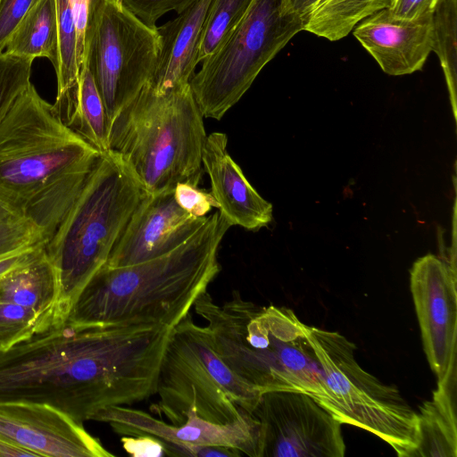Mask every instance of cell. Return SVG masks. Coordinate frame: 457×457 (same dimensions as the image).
Returning <instances> with one entry per match:
<instances>
[{
    "label": "cell",
    "mask_w": 457,
    "mask_h": 457,
    "mask_svg": "<svg viewBox=\"0 0 457 457\" xmlns=\"http://www.w3.org/2000/svg\"><path fill=\"white\" fill-rule=\"evenodd\" d=\"M33 60L0 54V121L30 83Z\"/></svg>",
    "instance_id": "28"
},
{
    "label": "cell",
    "mask_w": 457,
    "mask_h": 457,
    "mask_svg": "<svg viewBox=\"0 0 457 457\" xmlns=\"http://www.w3.org/2000/svg\"><path fill=\"white\" fill-rule=\"evenodd\" d=\"M457 0H437L432 10V51L436 54L456 116Z\"/></svg>",
    "instance_id": "24"
},
{
    "label": "cell",
    "mask_w": 457,
    "mask_h": 457,
    "mask_svg": "<svg viewBox=\"0 0 457 457\" xmlns=\"http://www.w3.org/2000/svg\"><path fill=\"white\" fill-rule=\"evenodd\" d=\"M57 45V21L54 0H37L20 21L4 53L35 60L54 61Z\"/></svg>",
    "instance_id": "22"
},
{
    "label": "cell",
    "mask_w": 457,
    "mask_h": 457,
    "mask_svg": "<svg viewBox=\"0 0 457 457\" xmlns=\"http://www.w3.org/2000/svg\"><path fill=\"white\" fill-rule=\"evenodd\" d=\"M171 329L64 321L0 352V401L49 405L79 423L156 392Z\"/></svg>",
    "instance_id": "1"
},
{
    "label": "cell",
    "mask_w": 457,
    "mask_h": 457,
    "mask_svg": "<svg viewBox=\"0 0 457 457\" xmlns=\"http://www.w3.org/2000/svg\"><path fill=\"white\" fill-rule=\"evenodd\" d=\"M46 244L0 257V278L12 269L28 262Z\"/></svg>",
    "instance_id": "36"
},
{
    "label": "cell",
    "mask_w": 457,
    "mask_h": 457,
    "mask_svg": "<svg viewBox=\"0 0 457 457\" xmlns=\"http://www.w3.org/2000/svg\"><path fill=\"white\" fill-rule=\"evenodd\" d=\"M456 267L432 253L410 270V289L424 353L437 381L457 368Z\"/></svg>",
    "instance_id": "12"
},
{
    "label": "cell",
    "mask_w": 457,
    "mask_h": 457,
    "mask_svg": "<svg viewBox=\"0 0 457 457\" xmlns=\"http://www.w3.org/2000/svg\"><path fill=\"white\" fill-rule=\"evenodd\" d=\"M193 307L219 355L242 380L261 394L305 393L326 409L330 395L322 370L292 310L260 306L238 291L222 303L206 291Z\"/></svg>",
    "instance_id": "4"
},
{
    "label": "cell",
    "mask_w": 457,
    "mask_h": 457,
    "mask_svg": "<svg viewBox=\"0 0 457 457\" xmlns=\"http://www.w3.org/2000/svg\"><path fill=\"white\" fill-rule=\"evenodd\" d=\"M229 228L215 212L186 242L166 254L133 265H104L82 288L66 321L172 328L189 314L220 271L218 251Z\"/></svg>",
    "instance_id": "3"
},
{
    "label": "cell",
    "mask_w": 457,
    "mask_h": 457,
    "mask_svg": "<svg viewBox=\"0 0 457 457\" xmlns=\"http://www.w3.org/2000/svg\"><path fill=\"white\" fill-rule=\"evenodd\" d=\"M55 109L68 127L100 153L110 150L105 108L87 64L80 71L75 93Z\"/></svg>",
    "instance_id": "21"
},
{
    "label": "cell",
    "mask_w": 457,
    "mask_h": 457,
    "mask_svg": "<svg viewBox=\"0 0 457 457\" xmlns=\"http://www.w3.org/2000/svg\"><path fill=\"white\" fill-rule=\"evenodd\" d=\"M228 137L213 132L206 137L202 165L211 181V194L229 226L256 231L272 220V204L262 198L228 152Z\"/></svg>",
    "instance_id": "17"
},
{
    "label": "cell",
    "mask_w": 457,
    "mask_h": 457,
    "mask_svg": "<svg viewBox=\"0 0 457 457\" xmlns=\"http://www.w3.org/2000/svg\"><path fill=\"white\" fill-rule=\"evenodd\" d=\"M92 420L109 424L121 436H150L163 445L165 454L174 456L181 447L222 446L236 449L249 457H261L260 423L245 412L237 420L217 424L205 420L189 411L186 420L178 424L166 423L151 414L125 406H114L98 411Z\"/></svg>",
    "instance_id": "13"
},
{
    "label": "cell",
    "mask_w": 457,
    "mask_h": 457,
    "mask_svg": "<svg viewBox=\"0 0 457 457\" xmlns=\"http://www.w3.org/2000/svg\"><path fill=\"white\" fill-rule=\"evenodd\" d=\"M9 210L0 204V219L11 215Z\"/></svg>",
    "instance_id": "39"
},
{
    "label": "cell",
    "mask_w": 457,
    "mask_h": 457,
    "mask_svg": "<svg viewBox=\"0 0 457 457\" xmlns=\"http://www.w3.org/2000/svg\"><path fill=\"white\" fill-rule=\"evenodd\" d=\"M304 25L303 17L285 8L284 0H253L189 81L202 115L220 120Z\"/></svg>",
    "instance_id": "9"
},
{
    "label": "cell",
    "mask_w": 457,
    "mask_h": 457,
    "mask_svg": "<svg viewBox=\"0 0 457 457\" xmlns=\"http://www.w3.org/2000/svg\"><path fill=\"white\" fill-rule=\"evenodd\" d=\"M457 368L437 381L432 399L420 406L419 443L411 457H456Z\"/></svg>",
    "instance_id": "19"
},
{
    "label": "cell",
    "mask_w": 457,
    "mask_h": 457,
    "mask_svg": "<svg viewBox=\"0 0 457 457\" xmlns=\"http://www.w3.org/2000/svg\"><path fill=\"white\" fill-rule=\"evenodd\" d=\"M57 45L54 62L60 96L77 85L80 73L77 59V37L73 12L69 0H54Z\"/></svg>",
    "instance_id": "25"
},
{
    "label": "cell",
    "mask_w": 457,
    "mask_h": 457,
    "mask_svg": "<svg viewBox=\"0 0 457 457\" xmlns=\"http://www.w3.org/2000/svg\"><path fill=\"white\" fill-rule=\"evenodd\" d=\"M253 0H211L201 34L198 63L208 58L243 19Z\"/></svg>",
    "instance_id": "26"
},
{
    "label": "cell",
    "mask_w": 457,
    "mask_h": 457,
    "mask_svg": "<svg viewBox=\"0 0 457 457\" xmlns=\"http://www.w3.org/2000/svg\"><path fill=\"white\" fill-rule=\"evenodd\" d=\"M55 325L48 315L0 301V352Z\"/></svg>",
    "instance_id": "27"
},
{
    "label": "cell",
    "mask_w": 457,
    "mask_h": 457,
    "mask_svg": "<svg viewBox=\"0 0 457 457\" xmlns=\"http://www.w3.org/2000/svg\"><path fill=\"white\" fill-rule=\"evenodd\" d=\"M121 443L124 450L135 457H160L165 454L162 443L150 436H123Z\"/></svg>",
    "instance_id": "34"
},
{
    "label": "cell",
    "mask_w": 457,
    "mask_h": 457,
    "mask_svg": "<svg viewBox=\"0 0 457 457\" xmlns=\"http://www.w3.org/2000/svg\"><path fill=\"white\" fill-rule=\"evenodd\" d=\"M157 26L151 27L109 1L88 47V67L110 127L120 111L148 84L159 53Z\"/></svg>",
    "instance_id": "10"
},
{
    "label": "cell",
    "mask_w": 457,
    "mask_h": 457,
    "mask_svg": "<svg viewBox=\"0 0 457 457\" xmlns=\"http://www.w3.org/2000/svg\"><path fill=\"white\" fill-rule=\"evenodd\" d=\"M174 197L179 205L196 217H206L218 204L212 195L189 182H180L174 187Z\"/></svg>",
    "instance_id": "32"
},
{
    "label": "cell",
    "mask_w": 457,
    "mask_h": 457,
    "mask_svg": "<svg viewBox=\"0 0 457 457\" xmlns=\"http://www.w3.org/2000/svg\"><path fill=\"white\" fill-rule=\"evenodd\" d=\"M45 245L30 260L0 278V301L33 309L52 317L59 325L58 281Z\"/></svg>",
    "instance_id": "20"
},
{
    "label": "cell",
    "mask_w": 457,
    "mask_h": 457,
    "mask_svg": "<svg viewBox=\"0 0 457 457\" xmlns=\"http://www.w3.org/2000/svg\"><path fill=\"white\" fill-rule=\"evenodd\" d=\"M100 155L30 84L0 121V204L37 224L47 242Z\"/></svg>",
    "instance_id": "2"
},
{
    "label": "cell",
    "mask_w": 457,
    "mask_h": 457,
    "mask_svg": "<svg viewBox=\"0 0 457 457\" xmlns=\"http://www.w3.org/2000/svg\"><path fill=\"white\" fill-rule=\"evenodd\" d=\"M0 439L35 456H114L82 423L43 403L0 401Z\"/></svg>",
    "instance_id": "14"
},
{
    "label": "cell",
    "mask_w": 457,
    "mask_h": 457,
    "mask_svg": "<svg viewBox=\"0 0 457 457\" xmlns=\"http://www.w3.org/2000/svg\"><path fill=\"white\" fill-rule=\"evenodd\" d=\"M207 218L182 209L174 197V187L146 193L104 265H133L166 254L194 235Z\"/></svg>",
    "instance_id": "15"
},
{
    "label": "cell",
    "mask_w": 457,
    "mask_h": 457,
    "mask_svg": "<svg viewBox=\"0 0 457 457\" xmlns=\"http://www.w3.org/2000/svg\"><path fill=\"white\" fill-rule=\"evenodd\" d=\"M320 0H284L285 8L295 12L305 21L309 13L317 6Z\"/></svg>",
    "instance_id": "37"
},
{
    "label": "cell",
    "mask_w": 457,
    "mask_h": 457,
    "mask_svg": "<svg viewBox=\"0 0 457 457\" xmlns=\"http://www.w3.org/2000/svg\"><path fill=\"white\" fill-rule=\"evenodd\" d=\"M21 457V456H35L29 451L21 449L15 445H10L0 439V457Z\"/></svg>",
    "instance_id": "38"
},
{
    "label": "cell",
    "mask_w": 457,
    "mask_h": 457,
    "mask_svg": "<svg viewBox=\"0 0 457 457\" xmlns=\"http://www.w3.org/2000/svg\"><path fill=\"white\" fill-rule=\"evenodd\" d=\"M353 32L385 73L411 74L422 70L432 52V12L407 20L384 9L360 21Z\"/></svg>",
    "instance_id": "16"
},
{
    "label": "cell",
    "mask_w": 457,
    "mask_h": 457,
    "mask_svg": "<svg viewBox=\"0 0 457 457\" xmlns=\"http://www.w3.org/2000/svg\"><path fill=\"white\" fill-rule=\"evenodd\" d=\"M437 0H396L389 9L393 15L401 19H414L431 12Z\"/></svg>",
    "instance_id": "35"
},
{
    "label": "cell",
    "mask_w": 457,
    "mask_h": 457,
    "mask_svg": "<svg viewBox=\"0 0 457 457\" xmlns=\"http://www.w3.org/2000/svg\"><path fill=\"white\" fill-rule=\"evenodd\" d=\"M396 0H320L306 18L303 30L337 41L365 18L392 9Z\"/></svg>",
    "instance_id": "23"
},
{
    "label": "cell",
    "mask_w": 457,
    "mask_h": 457,
    "mask_svg": "<svg viewBox=\"0 0 457 457\" xmlns=\"http://www.w3.org/2000/svg\"><path fill=\"white\" fill-rule=\"evenodd\" d=\"M253 415L261 428V457L345 456L342 423L305 393H263Z\"/></svg>",
    "instance_id": "11"
},
{
    "label": "cell",
    "mask_w": 457,
    "mask_h": 457,
    "mask_svg": "<svg viewBox=\"0 0 457 457\" xmlns=\"http://www.w3.org/2000/svg\"><path fill=\"white\" fill-rule=\"evenodd\" d=\"M75 21L77 59L79 71L85 65L89 45L106 4L111 0H69Z\"/></svg>",
    "instance_id": "30"
},
{
    "label": "cell",
    "mask_w": 457,
    "mask_h": 457,
    "mask_svg": "<svg viewBox=\"0 0 457 457\" xmlns=\"http://www.w3.org/2000/svg\"><path fill=\"white\" fill-rule=\"evenodd\" d=\"M147 192L116 152L101 153L82 191L45 245L59 287L61 323L82 288L107 262Z\"/></svg>",
    "instance_id": "5"
},
{
    "label": "cell",
    "mask_w": 457,
    "mask_h": 457,
    "mask_svg": "<svg viewBox=\"0 0 457 457\" xmlns=\"http://www.w3.org/2000/svg\"><path fill=\"white\" fill-rule=\"evenodd\" d=\"M129 12L148 26L155 27L157 21L169 12L177 14L200 0H118Z\"/></svg>",
    "instance_id": "31"
},
{
    "label": "cell",
    "mask_w": 457,
    "mask_h": 457,
    "mask_svg": "<svg viewBox=\"0 0 457 457\" xmlns=\"http://www.w3.org/2000/svg\"><path fill=\"white\" fill-rule=\"evenodd\" d=\"M151 411L171 424L183 422L189 411L217 424L253 414L262 395L242 380L219 355L205 326L190 313L170 331L161 361Z\"/></svg>",
    "instance_id": "7"
},
{
    "label": "cell",
    "mask_w": 457,
    "mask_h": 457,
    "mask_svg": "<svg viewBox=\"0 0 457 457\" xmlns=\"http://www.w3.org/2000/svg\"><path fill=\"white\" fill-rule=\"evenodd\" d=\"M41 244H46V238L32 220L13 214L0 219V257Z\"/></svg>",
    "instance_id": "29"
},
{
    "label": "cell",
    "mask_w": 457,
    "mask_h": 457,
    "mask_svg": "<svg viewBox=\"0 0 457 457\" xmlns=\"http://www.w3.org/2000/svg\"><path fill=\"white\" fill-rule=\"evenodd\" d=\"M303 332L322 370L330 395L328 410L342 424L356 426L411 457L419 443L418 412L395 386L382 383L354 357L345 336L303 323Z\"/></svg>",
    "instance_id": "8"
},
{
    "label": "cell",
    "mask_w": 457,
    "mask_h": 457,
    "mask_svg": "<svg viewBox=\"0 0 457 457\" xmlns=\"http://www.w3.org/2000/svg\"><path fill=\"white\" fill-rule=\"evenodd\" d=\"M210 2L200 0L157 27L159 53L147 84L154 92L164 94L189 84L199 64V43Z\"/></svg>",
    "instance_id": "18"
},
{
    "label": "cell",
    "mask_w": 457,
    "mask_h": 457,
    "mask_svg": "<svg viewBox=\"0 0 457 457\" xmlns=\"http://www.w3.org/2000/svg\"><path fill=\"white\" fill-rule=\"evenodd\" d=\"M206 137L189 84L164 94L145 85L112 121L109 147L154 194L180 182L198 185Z\"/></svg>",
    "instance_id": "6"
},
{
    "label": "cell",
    "mask_w": 457,
    "mask_h": 457,
    "mask_svg": "<svg viewBox=\"0 0 457 457\" xmlns=\"http://www.w3.org/2000/svg\"><path fill=\"white\" fill-rule=\"evenodd\" d=\"M37 0H0V54L11 35Z\"/></svg>",
    "instance_id": "33"
}]
</instances>
